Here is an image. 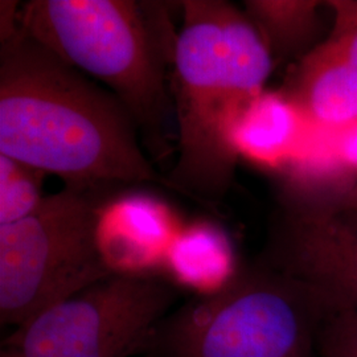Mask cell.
Wrapping results in <instances>:
<instances>
[{
  "instance_id": "6da1fadb",
  "label": "cell",
  "mask_w": 357,
  "mask_h": 357,
  "mask_svg": "<svg viewBox=\"0 0 357 357\" xmlns=\"http://www.w3.org/2000/svg\"><path fill=\"white\" fill-rule=\"evenodd\" d=\"M0 155L65 184L168 190L128 109L26 35L15 1L0 3Z\"/></svg>"
},
{
  "instance_id": "7a4b0ae2",
  "label": "cell",
  "mask_w": 357,
  "mask_h": 357,
  "mask_svg": "<svg viewBox=\"0 0 357 357\" xmlns=\"http://www.w3.org/2000/svg\"><path fill=\"white\" fill-rule=\"evenodd\" d=\"M180 8L171 79L178 158L165 176L169 191L217 212L240 160L230 146L231 123L265 90L275 63L229 1L185 0Z\"/></svg>"
},
{
  "instance_id": "3957f363",
  "label": "cell",
  "mask_w": 357,
  "mask_h": 357,
  "mask_svg": "<svg viewBox=\"0 0 357 357\" xmlns=\"http://www.w3.org/2000/svg\"><path fill=\"white\" fill-rule=\"evenodd\" d=\"M165 1L31 0L20 28L66 64L102 82L128 109L153 163L176 151L168 69L178 32Z\"/></svg>"
},
{
  "instance_id": "277c9868",
  "label": "cell",
  "mask_w": 357,
  "mask_h": 357,
  "mask_svg": "<svg viewBox=\"0 0 357 357\" xmlns=\"http://www.w3.org/2000/svg\"><path fill=\"white\" fill-rule=\"evenodd\" d=\"M331 307L319 291L258 258L218 293L195 296L153 332L151 357H318Z\"/></svg>"
},
{
  "instance_id": "5b68a950",
  "label": "cell",
  "mask_w": 357,
  "mask_h": 357,
  "mask_svg": "<svg viewBox=\"0 0 357 357\" xmlns=\"http://www.w3.org/2000/svg\"><path fill=\"white\" fill-rule=\"evenodd\" d=\"M114 185L65 184L29 216L0 225V321L19 327L113 275L96 241L100 206Z\"/></svg>"
},
{
  "instance_id": "8992f818",
  "label": "cell",
  "mask_w": 357,
  "mask_h": 357,
  "mask_svg": "<svg viewBox=\"0 0 357 357\" xmlns=\"http://www.w3.org/2000/svg\"><path fill=\"white\" fill-rule=\"evenodd\" d=\"M178 290L160 275H110L16 327L0 357H128L147 352Z\"/></svg>"
},
{
  "instance_id": "52a82bcc",
  "label": "cell",
  "mask_w": 357,
  "mask_h": 357,
  "mask_svg": "<svg viewBox=\"0 0 357 357\" xmlns=\"http://www.w3.org/2000/svg\"><path fill=\"white\" fill-rule=\"evenodd\" d=\"M305 282L332 311H357V211L278 195L257 257Z\"/></svg>"
},
{
  "instance_id": "ba28073f",
  "label": "cell",
  "mask_w": 357,
  "mask_h": 357,
  "mask_svg": "<svg viewBox=\"0 0 357 357\" xmlns=\"http://www.w3.org/2000/svg\"><path fill=\"white\" fill-rule=\"evenodd\" d=\"M181 227L166 200L128 188L100 206L96 241L113 275H158Z\"/></svg>"
},
{
  "instance_id": "9c48e42d",
  "label": "cell",
  "mask_w": 357,
  "mask_h": 357,
  "mask_svg": "<svg viewBox=\"0 0 357 357\" xmlns=\"http://www.w3.org/2000/svg\"><path fill=\"white\" fill-rule=\"evenodd\" d=\"M311 123L281 89L262 90L243 105L230 128L238 159L278 176L306 141Z\"/></svg>"
},
{
  "instance_id": "30bf717a",
  "label": "cell",
  "mask_w": 357,
  "mask_h": 357,
  "mask_svg": "<svg viewBox=\"0 0 357 357\" xmlns=\"http://www.w3.org/2000/svg\"><path fill=\"white\" fill-rule=\"evenodd\" d=\"M281 90L318 128L339 131L357 119V70L326 40L298 60Z\"/></svg>"
},
{
  "instance_id": "8fae6325",
  "label": "cell",
  "mask_w": 357,
  "mask_h": 357,
  "mask_svg": "<svg viewBox=\"0 0 357 357\" xmlns=\"http://www.w3.org/2000/svg\"><path fill=\"white\" fill-rule=\"evenodd\" d=\"M240 265L228 231L202 218L181 227L162 271L175 287L209 296L233 280Z\"/></svg>"
},
{
  "instance_id": "7c38bea8",
  "label": "cell",
  "mask_w": 357,
  "mask_h": 357,
  "mask_svg": "<svg viewBox=\"0 0 357 357\" xmlns=\"http://www.w3.org/2000/svg\"><path fill=\"white\" fill-rule=\"evenodd\" d=\"M324 8L326 1L318 0H246L243 10L277 66L301 60L324 41Z\"/></svg>"
},
{
  "instance_id": "4fadbf2b",
  "label": "cell",
  "mask_w": 357,
  "mask_h": 357,
  "mask_svg": "<svg viewBox=\"0 0 357 357\" xmlns=\"http://www.w3.org/2000/svg\"><path fill=\"white\" fill-rule=\"evenodd\" d=\"M45 172L0 155V225L32 215L44 202Z\"/></svg>"
},
{
  "instance_id": "5bb4252c",
  "label": "cell",
  "mask_w": 357,
  "mask_h": 357,
  "mask_svg": "<svg viewBox=\"0 0 357 357\" xmlns=\"http://www.w3.org/2000/svg\"><path fill=\"white\" fill-rule=\"evenodd\" d=\"M318 357H357V311H332L320 324Z\"/></svg>"
},
{
  "instance_id": "9a60e30c",
  "label": "cell",
  "mask_w": 357,
  "mask_h": 357,
  "mask_svg": "<svg viewBox=\"0 0 357 357\" xmlns=\"http://www.w3.org/2000/svg\"><path fill=\"white\" fill-rule=\"evenodd\" d=\"M327 8L333 13V26L328 38H339L354 32L357 28V1L332 0L326 1Z\"/></svg>"
},
{
  "instance_id": "2e32d148",
  "label": "cell",
  "mask_w": 357,
  "mask_h": 357,
  "mask_svg": "<svg viewBox=\"0 0 357 357\" xmlns=\"http://www.w3.org/2000/svg\"><path fill=\"white\" fill-rule=\"evenodd\" d=\"M336 134L342 160L348 171L357 178V119Z\"/></svg>"
},
{
  "instance_id": "e0dca14e",
  "label": "cell",
  "mask_w": 357,
  "mask_h": 357,
  "mask_svg": "<svg viewBox=\"0 0 357 357\" xmlns=\"http://www.w3.org/2000/svg\"><path fill=\"white\" fill-rule=\"evenodd\" d=\"M328 41L348 64L357 70V28L339 38H324Z\"/></svg>"
},
{
  "instance_id": "ac0fdd59",
  "label": "cell",
  "mask_w": 357,
  "mask_h": 357,
  "mask_svg": "<svg viewBox=\"0 0 357 357\" xmlns=\"http://www.w3.org/2000/svg\"><path fill=\"white\" fill-rule=\"evenodd\" d=\"M327 204L339 205V206H344V208L357 211V184L349 191L339 196L336 200H333L331 203H327Z\"/></svg>"
},
{
  "instance_id": "d6986e66",
  "label": "cell",
  "mask_w": 357,
  "mask_h": 357,
  "mask_svg": "<svg viewBox=\"0 0 357 357\" xmlns=\"http://www.w3.org/2000/svg\"><path fill=\"white\" fill-rule=\"evenodd\" d=\"M147 357H151V356H147Z\"/></svg>"
}]
</instances>
